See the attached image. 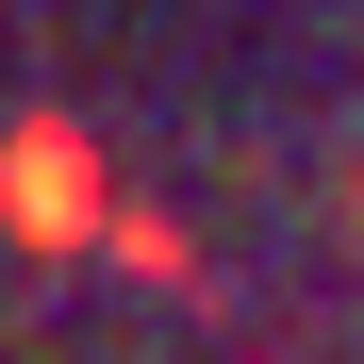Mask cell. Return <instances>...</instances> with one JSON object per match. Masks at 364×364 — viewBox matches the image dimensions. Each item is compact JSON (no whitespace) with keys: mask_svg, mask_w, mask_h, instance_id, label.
Here are the masks:
<instances>
[{"mask_svg":"<svg viewBox=\"0 0 364 364\" xmlns=\"http://www.w3.org/2000/svg\"><path fill=\"white\" fill-rule=\"evenodd\" d=\"M17 166H33V232H83V215H100V182H83V149H67V133H33Z\"/></svg>","mask_w":364,"mask_h":364,"instance_id":"1","label":"cell"}]
</instances>
